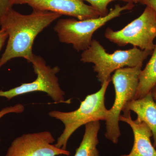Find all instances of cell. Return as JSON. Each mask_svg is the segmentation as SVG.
<instances>
[{
    "label": "cell",
    "instance_id": "6da1fadb",
    "mask_svg": "<svg viewBox=\"0 0 156 156\" xmlns=\"http://www.w3.org/2000/svg\"><path fill=\"white\" fill-rule=\"evenodd\" d=\"M61 14L51 11L34 10L25 15L12 8L0 17V26L8 34V43L0 58V69L11 59L24 58L28 62L33 57V45L37 36L58 19Z\"/></svg>",
    "mask_w": 156,
    "mask_h": 156
},
{
    "label": "cell",
    "instance_id": "7a4b0ae2",
    "mask_svg": "<svg viewBox=\"0 0 156 156\" xmlns=\"http://www.w3.org/2000/svg\"><path fill=\"white\" fill-rule=\"evenodd\" d=\"M110 81L104 82L98 92L87 95L76 110L69 112L53 110L49 112L48 114L50 117L61 121L64 126L62 134L55 144L56 147L66 150L69 140L78 128L91 122L106 121L109 110L105 106V100Z\"/></svg>",
    "mask_w": 156,
    "mask_h": 156
},
{
    "label": "cell",
    "instance_id": "3957f363",
    "mask_svg": "<svg viewBox=\"0 0 156 156\" xmlns=\"http://www.w3.org/2000/svg\"><path fill=\"white\" fill-rule=\"evenodd\" d=\"M152 52L134 47L128 50H117L110 54L99 41L92 39L89 48L83 51L80 60L83 63L94 64L93 70L97 73L98 80L102 84L105 81L111 80V74L117 69L143 64Z\"/></svg>",
    "mask_w": 156,
    "mask_h": 156
},
{
    "label": "cell",
    "instance_id": "277c9868",
    "mask_svg": "<svg viewBox=\"0 0 156 156\" xmlns=\"http://www.w3.org/2000/svg\"><path fill=\"white\" fill-rule=\"evenodd\" d=\"M134 6V3L131 2L123 6L118 4L104 17L84 20L60 19L54 27V31L61 43L72 45L75 50L83 51L91 45L92 36L97 30L112 20L119 17L123 11L131 10Z\"/></svg>",
    "mask_w": 156,
    "mask_h": 156
},
{
    "label": "cell",
    "instance_id": "5b68a950",
    "mask_svg": "<svg viewBox=\"0 0 156 156\" xmlns=\"http://www.w3.org/2000/svg\"><path fill=\"white\" fill-rule=\"evenodd\" d=\"M143 64L134 67L117 69L111 79L115 89V99L109 110L106 120L105 136L113 143L117 144L121 136L119 119L126 105L134 99L139 83V76Z\"/></svg>",
    "mask_w": 156,
    "mask_h": 156
},
{
    "label": "cell",
    "instance_id": "8992f818",
    "mask_svg": "<svg viewBox=\"0 0 156 156\" xmlns=\"http://www.w3.org/2000/svg\"><path fill=\"white\" fill-rule=\"evenodd\" d=\"M32 64L34 72L37 78L33 82L24 83L13 89L3 91L0 90V97H4L8 100L30 92H42L48 94L55 104L70 103V101L65 100V92L60 87L56 74L60 69L58 66L53 68L47 65L41 56L34 54L30 62Z\"/></svg>",
    "mask_w": 156,
    "mask_h": 156
},
{
    "label": "cell",
    "instance_id": "52a82bcc",
    "mask_svg": "<svg viewBox=\"0 0 156 156\" xmlns=\"http://www.w3.org/2000/svg\"><path fill=\"white\" fill-rule=\"evenodd\" d=\"M105 37L110 41L121 47L128 44L142 50L153 51L156 38V13L146 6L142 14L119 30L108 28Z\"/></svg>",
    "mask_w": 156,
    "mask_h": 156
},
{
    "label": "cell",
    "instance_id": "ba28073f",
    "mask_svg": "<svg viewBox=\"0 0 156 156\" xmlns=\"http://www.w3.org/2000/svg\"><path fill=\"white\" fill-rule=\"evenodd\" d=\"M55 138L50 131L28 133L12 141L5 156H69L70 153L56 147Z\"/></svg>",
    "mask_w": 156,
    "mask_h": 156
},
{
    "label": "cell",
    "instance_id": "9c48e42d",
    "mask_svg": "<svg viewBox=\"0 0 156 156\" xmlns=\"http://www.w3.org/2000/svg\"><path fill=\"white\" fill-rule=\"evenodd\" d=\"M28 5L34 10L51 11L79 20L100 17L94 8L83 0H31Z\"/></svg>",
    "mask_w": 156,
    "mask_h": 156
},
{
    "label": "cell",
    "instance_id": "30bf717a",
    "mask_svg": "<svg viewBox=\"0 0 156 156\" xmlns=\"http://www.w3.org/2000/svg\"><path fill=\"white\" fill-rule=\"evenodd\" d=\"M119 120L130 126L134 136V145L130 153L120 156H156V149L151 140L152 133L145 123L132 119L131 112L127 115H121Z\"/></svg>",
    "mask_w": 156,
    "mask_h": 156
},
{
    "label": "cell",
    "instance_id": "8fae6325",
    "mask_svg": "<svg viewBox=\"0 0 156 156\" xmlns=\"http://www.w3.org/2000/svg\"><path fill=\"white\" fill-rule=\"evenodd\" d=\"M131 111L137 115L136 122H144L150 128L153 136V145L156 148V103L151 92L142 98L129 101L122 112L123 115H127Z\"/></svg>",
    "mask_w": 156,
    "mask_h": 156
},
{
    "label": "cell",
    "instance_id": "7c38bea8",
    "mask_svg": "<svg viewBox=\"0 0 156 156\" xmlns=\"http://www.w3.org/2000/svg\"><path fill=\"white\" fill-rule=\"evenodd\" d=\"M100 128L99 121L91 122L85 125V133L74 156H100L97 148Z\"/></svg>",
    "mask_w": 156,
    "mask_h": 156
},
{
    "label": "cell",
    "instance_id": "4fadbf2b",
    "mask_svg": "<svg viewBox=\"0 0 156 156\" xmlns=\"http://www.w3.org/2000/svg\"><path fill=\"white\" fill-rule=\"evenodd\" d=\"M151 55L148 62L140 73L138 87L134 99L144 97L156 85V44Z\"/></svg>",
    "mask_w": 156,
    "mask_h": 156
},
{
    "label": "cell",
    "instance_id": "5bb4252c",
    "mask_svg": "<svg viewBox=\"0 0 156 156\" xmlns=\"http://www.w3.org/2000/svg\"><path fill=\"white\" fill-rule=\"evenodd\" d=\"M90 4L92 8L98 12L100 17H104L108 14V6L110 3L116 0H83ZM127 3H133L131 0H119Z\"/></svg>",
    "mask_w": 156,
    "mask_h": 156
},
{
    "label": "cell",
    "instance_id": "9a60e30c",
    "mask_svg": "<svg viewBox=\"0 0 156 156\" xmlns=\"http://www.w3.org/2000/svg\"><path fill=\"white\" fill-rule=\"evenodd\" d=\"M25 110V107L23 105L21 104H18L15 105L14 106H11L7 107L2 109V110L0 111V119L4 116L8 114L9 113H21L23 112ZM1 140L0 138V143H1Z\"/></svg>",
    "mask_w": 156,
    "mask_h": 156
},
{
    "label": "cell",
    "instance_id": "2e32d148",
    "mask_svg": "<svg viewBox=\"0 0 156 156\" xmlns=\"http://www.w3.org/2000/svg\"><path fill=\"white\" fill-rule=\"evenodd\" d=\"M12 8L9 0H0V17L3 16L9 9Z\"/></svg>",
    "mask_w": 156,
    "mask_h": 156
},
{
    "label": "cell",
    "instance_id": "e0dca14e",
    "mask_svg": "<svg viewBox=\"0 0 156 156\" xmlns=\"http://www.w3.org/2000/svg\"><path fill=\"white\" fill-rule=\"evenodd\" d=\"M138 3L150 7L156 13V0H139Z\"/></svg>",
    "mask_w": 156,
    "mask_h": 156
},
{
    "label": "cell",
    "instance_id": "ac0fdd59",
    "mask_svg": "<svg viewBox=\"0 0 156 156\" xmlns=\"http://www.w3.org/2000/svg\"><path fill=\"white\" fill-rule=\"evenodd\" d=\"M8 39V34L5 31L1 29L0 30V51L5 44L6 41Z\"/></svg>",
    "mask_w": 156,
    "mask_h": 156
},
{
    "label": "cell",
    "instance_id": "d6986e66",
    "mask_svg": "<svg viewBox=\"0 0 156 156\" xmlns=\"http://www.w3.org/2000/svg\"><path fill=\"white\" fill-rule=\"evenodd\" d=\"M9 3L11 6L16 5H23L28 4L31 0H9Z\"/></svg>",
    "mask_w": 156,
    "mask_h": 156
},
{
    "label": "cell",
    "instance_id": "ffe728a7",
    "mask_svg": "<svg viewBox=\"0 0 156 156\" xmlns=\"http://www.w3.org/2000/svg\"><path fill=\"white\" fill-rule=\"evenodd\" d=\"M151 92L152 95L154 100L155 101L156 103V85L153 89H152Z\"/></svg>",
    "mask_w": 156,
    "mask_h": 156
},
{
    "label": "cell",
    "instance_id": "44dd1931",
    "mask_svg": "<svg viewBox=\"0 0 156 156\" xmlns=\"http://www.w3.org/2000/svg\"><path fill=\"white\" fill-rule=\"evenodd\" d=\"M133 3H138L139 0H131Z\"/></svg>",
    "mask_w": 156,
    "mask_h": 156
}]
</instances>
